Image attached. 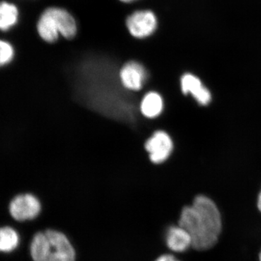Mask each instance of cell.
I'll list each match as a JSON object with an SVG mask.
<instances>
[{"label": "cell", "instance_id": "cell-1", "mask_svg": "<svg viewBox=\"0 0 261 261\" xmlns=\"http://www.w3.org/2000/svg\"><path fill=\"white\" fill-rule=\"evenodd\" d=\"M178 224L190 233L192 247L203 251L212 248L219 241L223 228L222 216L211 197L199 195L191 205L182 209Z\"/></svg>", "mask_w": 261, "mask_h": 261}, {"label": "cell", "instance_id": "cell-15", "mask_svg": "<svg viewBox=\"0 0 261 261\" xmlns=\"http://www.w3.org/2000/svg\"><path fill=\"white\" fill-rule=\"evenodd\" d=\"M154 261H180L178 258H176L174 255H171V254H163L158 257Z\"/></svg>", "mask_w": 261, "mask_h": 261}, {"label": "cell", "instance_id": "cell-4", "mask_svg": "<svg viewBox=\"0 0 261 261\" xmlns=\"http://www.w3.org/2000/svg\"><path fill=\"white\" fill-rule=\"evenodd\" d=\"M173 147L171 136L163 130L154 132L145 144L149 161L154 164L166 162L172 153Z\"/></svg>", "mask_w": 261, "mask_h": 261}, {"label": "cell", "instance_id": "cell-8", "mask_svg": "<svg viewBox=\"0 0 261 261\" xmlns=\"http://www.w3.org/2000/svg\"><path fill=\"white\" fill-rule=\"evenodd\" d=\"M180 86L182 93L190 94L196 102L201 106H207L212 100L210 90L202 84V81L197 75L190 73L182 75Z\"/></svg>", "mask_w": 261, "mask_h": 261}, {"label": "cell", "instance_id": "cell-6", "mask_svg": "<svg viewBox=\"0 0 261 261\" xmlns=\"http://www.w3.org/2000/svg\"><path fill=\"white\" fill-rule=\"evenodd\" d=\"M45 233L49 244L46 261H75L74 247L64 233L55 229H48Z\"/></svg>", "mask_w": 261, "mask_h": 261}, {"label": "cell", "instance_id": "cell-3", "mask_svg": "<svg viewBox=\"0 0 261 261\" xmlns=\"http://www.w3.org/2000/svg\"><path fill=\"white\" fill-rule=\"evenodd\" d=\"M158 18L150 10H136L126 18V27L130 35L135 39H147L156 32Z\"/></svg>", "mask_w": 261, "mask_h": 261}, {"label": "cell", "instance_id": "cell-17", "mask_svg": "<svg viewBox=\"0 0 261 261\" xmlns=\"http://www.w3.org/2000/svg\"><path fill=\"white\" fill-rule=\"evenodd\" d=\"M119 1H121V3H135V2L137 1V0H119Z\"/></svg>", "mask_w": 261, "mask_h": 261}, {"label": "cell", "instance_id": "cell-18", "mask_svg": "<svg viewBox=\"0 0 261 261\" xmlns=\"http://www.w3.org/2000/svg\"><path fill=\"white\" fill-rule=\"evenodd\" d=\"M259 261H261V250L260 253H259Z\"/></svg>", "mask_w": 261, "mask_h": 261}, {"label": "cell", "instance_id": "cell-13", "mask_svg": "<svg viewBox=\"0 0 261 261\" xmlns=\"http://www.w3.org/2000/svg\"><path fill=\"white\" fill-rule=\"evenodd\" d=\"M20 238L14 228L5 226L0 228V252H9L18 246Z\"/></svg>", "mask_w": 261, "mask_h": 261}, {"label": "cell", "instance_id": "cell-12", "mask_svg": "<svg viewBox=\"0 0 261 261\" xmlns=\"http://www.w3.org/2000/svg\"><path fill=\"white\" fill-rule=\"evenodd\" d=\"M18 20V10L15 5L7 2L0 3V30L8 31Z\"/></svg>", "mask_w": 261, "mask_h": 261}, {"label": "cell", "instance_id": "cell-14", "mask_svg": "<svg viewBox=\"0 0 261 261\" xmlns=\"http://www.w3.org/2000/svg\"><path fill=\"white\" fill-rule=\"evenodd\" d=\"M15 50L9 42L0 39V68L9 64L14 58Z\"/></svg>", "mask_w": 261, "mask_h": 261}, {"label": "cell", "instance_id": "cell-10", "mask_svg": "<svg viewBox=\"0 0 261 261\" xmlns=\"http://www.w3.org/2000/svg\"><path fill=\"white\" fill-rule=\"evenodd\" d=\"M163 108L164 101L162 96L154 91L147 92L140 102V112L142 116L149 119H153L161 116Z\"/></svg>", "mask_w": 261, "mask_h": 261}, {"label": "cell", "instance_id": "cell-5", "mask_svg": "<svg viewBox=\"0 0 261 261\" xmlns=\"http://www.w3.org/2000/svg\"><path fill=\"white\" fill-rule=\"evenodd\" d=\"M9 211L12 217L16 221H29L39 216L42 211V205L35 195L20 194L15 196L10 202Z\"/></svg>", "mask_w": 261, "mask_h": 261}, {"label": "cell", "instance_id": "cell-16", "mask_svg": "<svg viewBox=\"0 0 261 261\" xmlns=\"http://www.w3.org/2000/svg\"><path fill=\"white\" fill-rule=\"evenodd\" d=\"M257 207L258 211L261 213V190L260 193H259L258 197H257Z\"/></svg>", "mask_w": 261, "mask_h": 261}, {"label": "cell", "instance_id": "cell-2", "mask_svg": "<svg viewBox=\"0 0 261 261\" xmlns=\"http://www.w3.org/2000/svg\"><path fill=\"white\" fill-rule=\"evenodd\" d=\"M38 34L42 40L54 43L63 37L71 39L76 36L78 25L73 15L60 7H50L43 11L37 24Z\"/></svg>", "mask_w": 261, "mask_h": 261}, {"label": "cell", "instance_id": "cell-11", "mask_svg": "<svg viewBox=\"0 0 261 261\" xmlns=\"http://www.w3.org/2000/svg\"><path fill=\"white\" fill-rule=\"evenodd\" d=\"M49 249V240L45 231H40L36 233L32 239L30 245V253L33 260H47Z\"/></svg>", "mask_w": 261, "mask_h": 261}, {"label": "cell", "instance_id": "cell-7", "mask_svg": "<svg viewBox=\"0 0 261 261\" xmlns=\"http://www.w3.org/2000/svg\"><path fill=\"white\" fill-rule=\"evenodd\" d=\"M118 76L123 88L130 92H138L143 88L147 73L143 65L130 61L121 67Z\"/></svg>", "mask_w": 261, "mask_h": 261}, {"label": "cell", "instance_id": "cell-9", "mask_svg": "<svg viewBox=\"0 0 261 261\" xmlns=\"http://www.w3.org/2000/svg\"><path fill=\"white\" fill-rule=\"evenodd\" d=\"M165 243L169 250L177 253L187 252L192 247L191 236L179 224L168 226L165 232Z\"/></svg>", "mask_w": 261, "mask_h": 261}]
</instances>
